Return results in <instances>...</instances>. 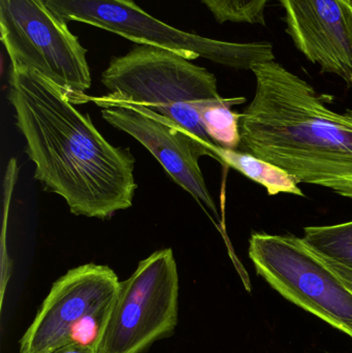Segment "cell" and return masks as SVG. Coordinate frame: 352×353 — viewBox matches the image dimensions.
<instances>
[{
    "mask_svg": "<svg viewBox=\"0 0 352 353\" xmlns=\"http://www.w3.org/2000/svg\"><path fill=\"white\" fill-rule=\"evenodd\" d=\"M8 101L34 163V179L74 215L107 219L132 207L134 159L110 144L57 85L12 66Z\"/></svg>",
    "mask_w": 352,
    "mask_h": 353,
    "instance_id": "obj_1",
    "label": "cell"
},
{
    "mask_svg": "<svg viewBox=\"0 0 352 353\" xmlns=\"http://www.w3.org/2000/svg\"><path fill=\"white\" fill-rule=\"evenodd\" d=\"M252 72L256 90L240 120V148L299 183L352 199V110L330 109L311 85L275 60Z\"/></svg>",
    "mask_w": 352,
    "mask_h": 353,
    "instance_id": "obj_2",
    "label": "cell"
},
{
    "mask_svg": "<svg viewBox=\"0 0 352 353\" xmlns=\"http://www.w3.org/2000/svg\"><path fill=\"white\" fill-rule=\"evenodd\" d=\"M101 82L110 91L109 99L136 103L163 116L212 152L215 144L205 130L198 109L221 97L216 78L206 68L169 50L140 45L113 58Z\"/></svg>",
    "mask_w": 352,
    "mask_h": 353,
    "instance_id": "obj_3",
    "label": "cell"
},
{
    "mask_svg": "<svg viewBox=\"0 0 352 353\" xmlns=\"http://www.w3.org/2000/svg\"><path fill=\"white\" fill-rule=\"evenodd\" d=\"M68 24L76 21L121 35L140 45L169 50L188 60L198 57L237 70L275 60L268 41L229 43L179 30L147 14L134 0H45Z\"/></svg>",
    "mask_w": 352,
    "mask_h": 353,
    "instance_id": "obj_4",
    "label": "cell"
},
{
    "mask_svg": "<svg viewBox=\"0 0 352 353\" xmlns=\"http://www.w3.org/2000/svg\"><path fill=\"white\" fill-rule=\"evenodd\" d=\"M248 254L283 298L352 339V292L303 238L254 232Z\"/></svg>",
    "mask_w": 352,
    "mask_h": 353,
    "instance_id": "obj_5",
    "label": "cell"
},
{
    "mask_svg": "<svg viewBox=\"0 0 352 353\" xmlns=\"http://www.w3.org/2000/svg\"><path fill=\"white\" fill-rule=\"evenodd\" d=\"M0 32L12 66L51 81L74 105L87 103L91 74L86 50L45 0H0Z\"/></svg>",
    "mask_w": 352,
    "mask_h": 353,
    "instance_id": "obj_6",
    "label": "cell"
},
{
    "mask_svg": "<svg viewBox=\"0 0 352 353\" xmlns=\"http://www.w3.org/2000/svg\"><path fill=\"white\" fill-rule=\"evenodd\" d=\"M120 284L107 265L70 270L52 286L21 340L20 353H47L68 344L99 352Z\"/></svg>",
    "mask_w": 352,
    "mask_h": 353,
    "instance_id": "obj_7",
    "label": "cell"
},
{
    "mask_svg": "<svg viewBox=\"0 0 352 353\" xmlns=\"http://www.w3.org/2000/svg\"><path fill=\"white\" fill-rule=\"evenodd\" d=\"M178 296L179 276L172 249L140 261L120 284L99 353H141L173 332Z\"/></svg>",
    "mask_w": 352,
    "mask_h": 353,
    "instance_id": "obj_8",
    "label": "cell"
},
{
    "mask_svg": "<svg viewBox=\"0 0 352 353\" xmlns=\"http://www.w3.org/2000/svg\"><path fill=\"white\" fill-rule=\"evenodd\" d=\"M103 109V119L118 130L136 139L163 165L176 184L185 189L219 221L218 210L200 171V159L213 153L196 139L177 124L163 116L136 103L115 101L107 95L87 97Z\"/></svg>",
    "mask_w": 352,
    "mask_h": 353,
    "instance_id": "obj_9",
    "label": "cell"
},
{
    "mask_svg": "<svg viewBox=\"0 0 352 353\" xmlns=\"http://www.w3.org/2000/svg\"><path fill=\"white\" fill-rule=\"evenodd\" d=\"M287 32L322 72L352 84V10L347 0H279Z\"/></svg>",
    "mask_w": 352,
    "mask_h": 353,
    "instance_id": "obj_10",
    "label": "cell"
},
{
    "mask_svg": "<svg viewBox=\"0 0 352 353\" xmlns=\"http://www.w3.org/2000/svg\"><path fill=\"white\" fill-rule=\"evenodd\" d=\"M215 159L221 165L241 173L242 175L266 188L269 195L287 194L305 196L300 183L287 172L260 157L245 151L222 148L215 145L212 148Z\"/></svg>",
    "mask_w": 352,
    "mask_h": 353,
    "instance_id": "obj_11",
    "label": "cell"
},
{
    "mask_svg": "<svg viewBox=\"0 0 352 353\" xmlns=\"http://www.w3.org/2000/svg\"><path fill=\"white\" fill-rule=\"evenodd\" d=\"M245 97L206 101L198 109V115L209 138L217 146L237 150L241 145L240 120L242 113L234 112V105L245 103Z\"/></svg>",
    "mask_w": 352,
    "mask_h": 353,
    "instance_id": "obj_12",
    "label": "cell"
},
{
    "mask_svg": "<svg viewBox=\"0 0 352 353\" xmlns=\"http://www.w3.org/2000/svg\"><path fill=\"white\" fill-rule=\"evenodd\" d=\"M303 239L320 254L352 269V220L334 225L307 226Z\"/></svg>",
    "mask_w": 352,
    "mask_h": 353,
    "instance_id": "obj_13",
    "label": "cell"
},
{
    "mask_svg": "<svg viewBox=\"0 0 352 353\" xmlns=\"http://www.w3.org/2000/svg\"><path fill=\"white\" fill-rule=\"evenodd\" d=\"M217 22L265 25V10L270 0H202Z\"/></svg>",
    "mask_w": 352,
    "mask_h": 353,
    "instance_id": "obj_14",
    "label": "cell"
},
{
    "mask_svg": "<svg viewBox=\"0 0 352 353\" xmlns=\"http://www.w3.org/2000/svg\"><path fill=\"white\" fill-rule=\"evenodd\" d=\"M316 253L322 257V261H324L331 269L336 272L337 275L342 279V281L349 286V290L352 292V269L346 267V265H342V263H337L336 261H333V259H329V257L324 256V255L318 253V251H316Z\"/></svg>",
    "mask_w": 352,
    "mask_h": 353,
    "instance_id": "obj_15",
    "label": "cell"
},
{
    "mask_svg": "<svg viewBox=\"0 0 352 353\" xmlns=\"http://www.w3.org/2000/svg\"><path fill=\"white\" fill-rule=\"evenodd\" d=\"M47 353H99L93 348L87 346L79 345V344H68V345L60 346L56 350H51Z\"/></svg>",
    "mask_w": 352,
    "mask_h": 353,
    "instance_id": "obj_16",
    "label": "cell"
},
{
    "mask_svg": "<svg viewBox=\"0 0 352 353\" xmlns=\"http://www.w3.org/2000/svg\"><path fill=\"white\" fill-rule=\"evenodd\" d=\"M347 1H349V3L351 4V10H352V1H349V0H347Z\"/></svg>",
    "mask_w": 352,
    "mask_h": 353,
    "instance_id": "obj_17",
    "label": "cell"
},
{
    "mask_svg": "<svg viewBox=\"0 0 352 353\" xmlns=\"http://www.w3.org/2000/svg\"><path fill=\"white\" fill-rule=\"evenodd\" d=\"M349 1H352V0H349Z\"/></svg>",
    "mask_w": 352,
    "mask_h": 353,
    "instance_id": "obj_18",
    "label": "cell"
}]
</instances>
